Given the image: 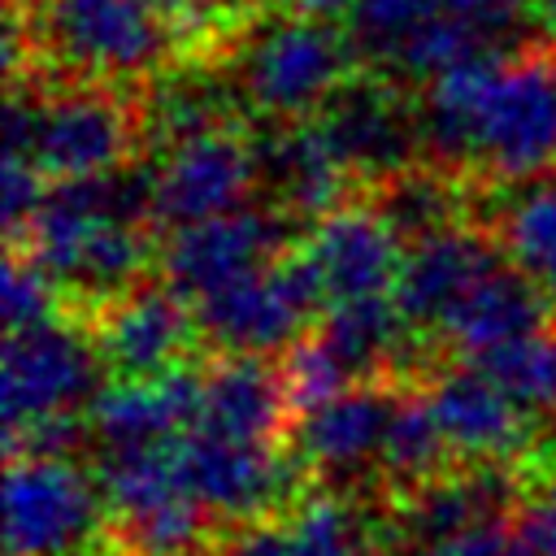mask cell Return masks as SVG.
Segmentation results:
<instances>
[{"label": "cell", "instance_id": "cell-18", "mask_svg": "<svg viewBox=\"0 0 556 556\" xmlns=\"http://www.w3.org/2000/svg\"><path fill=\"white\" fill-rule=\"evenodd\" d=\"M200 413V369H169L161 378H113L87 408L100 452H135L178 443Z\"/></svg>", "mask_w": 556, "mask_h": 556}, {"label": "cell", "instance_id": "cell-23", "mask_svg": "<svg viewBox=\"0 0 556 556\" xmlns=\"http://www.w3.org/2000/svg\"><path fill=\"white\" fill-rule=\"evenodd\" d=\"M330 356L348 369V378L374 382V374L400 365V356L408 352V321L400 317L391 295H374V300H348V304H330L313 330Z\"/></svg>", "mask_w": 556, "mask_h": 556}, {"label": "cell", "instance_id": "cell-3", "mask_svg": "<svg viewBox=\"0 0 556 556\" xmlns=\"http://www.w3.org/2000/svg\"><path fill=\"white\" fill-rule=\"evenodd\" d=\"M235 91L274 122H304L356 78L348 30L308 17H265L243 30L230 52Z\"/></svg>", "mask_w": 556, "mask_h": 556}, {"label": "cell", "instance_id": "cell-10", "mask_svg": "<svg viewBox=\"0 0 556 556\" xmlns=\"http://www.w3.org/2000/svg\"><path fill=\"white\" fill-rule=\"evenodd\" d=\"M317 126L365 191L413 169L421 156L417 104H404V91L378 74H356L339 87L317 113Z\"/></svg>", "mask_w": 556, "mask_h": 556}, {"label": "cell", "instance_id": "cell-19", "mask_svg": "<svg viewBox=\"0 0 556 556\" xmlns=\"http://www.w3.org/2000/svg\"><path fill=\"white\" fill-rule=\"evenodd\" d=\"M395 404L400 391L361 382L339 400L304 413L295 421V460L326 478H356L365 469H382Z\"/></svg>", "mask_w": 556, "mask_h": 556}, {"label": "cell", "instance_id": "cell-1", "mask_svg": "<svg viewBox=\"0 0 556 556\" xmlns=\"http://www.w3.org/2000/svg\"><path fill=\"white\" fill-rule=\"evenodd\" d=\"M421 156L447 178L530 187L556 174V48L469 61L421 87Z\"/></svg>", "mask_w": 556, "mask_h": 556}, {"label": "cell", "instance_id": "cell-17", "mask_svg": "<svg viewBox=\"0 0 556 556\" xmlns=\"http://www.w3.org/2000/svg\"><path fill=\"white\" fill-rule=\"evenodd\" d=\"M426 408L447 443V456L469 469H495L504 456L526 447L530 417L473 365H452L430 378L421 391Z\"/></svg>", "mask_w": 556, "mask_h": 556}, {"label": "cell", "instance_id": "cell-6", "mask_svg": "<svg viewBox=\"0 0 556 556\" xmlns=\"http://www.w3.org/2000/svg\"><path fill=\"white\" fill-rule=\"evenodd\" d=\"M139 139L143 104H130L117 87L70 83L48 96L35 91V130L26 161L48 182L96 178L139 161Z\"/></svg>", "mask_w": 556, "mask_h": 556}, {"label": "cell", "instance_id": "cell-16", "mask_svg": "<svg viewBox=\"0 0 556 556\" xmlns=\"http://www.w3.org/2000/svg\"><path fill=\"white\" fill-rule=\"evenodd\" d=\"M252 152H256V178L269 191L274 213H282L287 222H321L348 204L356 178L334 156L317 117L274 122L261 139H252Z\"/></svg>", "mask_w": 556, "mask_h": 556}, {"label": "cell", "instance_id": "cell-21", "mask_svg": "<svg viewBox=\"0 0 556 556\" xmlns=\"http://www.w3.org/2000/svg\"><path fill=\"white\" fill-rule=\"evenodd\" d=\"M547 295L513 265V261H500L482 282H473V291L447 313L443 321V339L465 356V361H478L504 343H517L547 321Z\"/></svg>", "mask_w": 556, "mask_h": 556}, {"label": "cell", "instance_id": "cell-24", "mask_svg": "<svg viewBox=\"0 0 556 556\" xmlns=\"http://www.w3.org/2000/svg\"><path fill=\"white\" fill-rule=\"evenodd\" d=\"M282 521H287L300 556H378L382 552V534H378L374 517L339 491L300 495L282 513Z\"/></svg>", "mask_w": 556, "mask_h": 556}, {"label": "cell", "instance_id": "cell-32", "mask_svg": "<svg viewBox=\"0 0 556 556\" xmlns=\"http://www.w3.org/2000/svg\"><path fill=\"white\" fill-rule=\"evenodd\" d=\"M400 556H526V547H521L517 530H508L504 517H495V521L469 526V530L434 539V543H413Z\"/></svg>", "mask_w": 556, "mask_h": 556}, {"label": "cell", "instance_id": "cell-4", "mask_svg": "<svg viewBox=\"0 0 556 556\" xmlns=\"http://www.w3.org/2000/svg\"><path fill=\"white\" fill-rule=\"evenodd\" d=\"M104 491L70 456H9L4 552L9 556H96L104 539Z\"/></svg>", "mask_w": 556, "mask_h": 556}, {"label": "cell", "instance_id": "cell-34", "mask_svg": "<svg viewBox=\"0 0 556 556\" xmlns=\"http://www.w3.org/2000/svg\"><path fill=\"white\" fill-rule=\"evenodd\" d=\"M534 0H443L447 13H456L460 22H469L473 30H482L495 48L521 26V13L530 9ZM500 52H513V48H500Z\"/></svg>", "mask_w": 556, "mask_h": 556}, {"label": "cell", "instance_id": "cell-14", "mask_svg": "<svg viewBox=\"0 0 556 556\" xmlns=\"http://www.w3.org/2000/svg\"><path fill=\"white\" fill-rule=\"evenodd\" d=\"M500 261H508V256H504L500 239H491L482 226H469V222L443 226V230L408 243L391 300H395V308L413 334L417 330H443L447 313Z\"/></svg>", "mask_w": 556, "mask_h": 556}, {"label": "cell", "instance_id": "cell-5", "mask_svg": "<svg viewBox=\"0 0 556 556\" xmlns=\"http://www.w3.org/2000/svg\"><path fill=\"white\" fill-rule=\"evenodd\" d=\"M100 352L83 321H43L22 334H4L0 352V404L4 439H17L35 426L78 417V408L104 391Z\"/></svg>", "mask_w": 556, "mask_h": 556}, {"label": "cell", "instance_id": "cell-2", "mask_svg": "<svg viewBox=\"0 0 556 556\" xmlns=\"http://www.w3.org/2000/svg\"><path fill=\"white\" fill-rule=\"evenodd\" d=\"M13 17H22L35 61L96 87L161 74L178 43L161 0H30Z\"/></svg>", "mask_w": 556, "mask_h": 556}, {"label": "cell", "instance_id": "cell-26", "mask_svg": "<svg viewBox=\"0 0 556 556\" xmlns=\"http://www.w3.org/2000/svg\"><path fill=\"white\" fill-rule=\"evenodd\" d=\"M465 365L482 369L526 417L556 413V326H543V330H534L517 343H504Z\"/></svg>", "mask_w": 556, "mask_h": 556}, {"label": "cell", "instance_id": "cell-15", "mask_svg": "<svg viewBox=\"0 0 556 556\" xmlns=\"http://www.w3.org/2000/svg\"><path fill=\"white\" fill-rule=\"evenodd\" d=\"M104 369L117 378H161L178 369L182 348L195 334L191 304L165 282H139L87 321Z\"/></svg>", "mask_w": 556, "mask_h": 556}, {"label": "cell", "instance_id": "cell-35", "mask_svg": "<svg viewBox=\"0 0 556 556\" xmlns=\"http://www.w3.org/2000/svg\"><path fill=\"white\" fill-rule=\"evenodd\" d=\"M222 556H300V547H295V539H291V530H287V521H282V513H278V517L239 526V530L226 539Z\"/></svg>", "mask_w": 556, "mask_h": 556}, {"label": "cell", "instance_id": "cell-30", "mask_svg": "<svg viewBox=\"0 0 556 556\" xmlns=\"http://www.w3.org/2000/svg\"><path fill=\"white\" fill-rule=\"evenodd\" d=\"M56 282L17 248L4 256V334L35 330L43 321H56Z\"/></svg>", "mask_w": 556, "mask_h": 556}, {"label": "cell", "instance_id": "cell-9", "mask_svg": "<svg viewBox=\"0 0 556 556\" xmlns=\"http://www.w3.org/2000/svg\"><path fill=\"white\" fill-rule=\"evenodd\" d=\"M287 248V217L265 204H243L235 213L165 230V239L156 243V274L187 304H195L261 274Z\"/></svg>", "mask_w": 556, "mask_h": 556}, {"label": "cell", "instance_id": "cell-12", "mask_svg": "<svg viewBox=\"0 0 556 556\" xmlns=\"http://www.w3.org/2000/svg\"><path fill=\"white\" fill-rule=\"evenodd\" d=\"M261 187L252 139L239 126L195 135L187 143L165 148L152 169V222L156 226H191L222 213L243 208V195Z\"/></svg>", "mask_w": 556, "mask_h": 556}, {"label": "cell", "instance_id": "cell-13", "mask_svg": "<svg viewBox=\"0 0 556 556\" xmlns=\"http://www.w3.org/2000/svg\"><path fill=\"white\" fill-rule=\"evenodd\" d=\"M295 248L313 265L326 308L348 304V300L391 295L404 252H408L404 239L395 235V226L369 200H348L330 217L313 222Z\"/></svg>", "mask_w": 556, "mask_h": 556}, {"label": "cell", "instance_id": "cell-8", "mask_svg": "<svg viewBox=\"0 0 556 556\" xmlns=\"http://www.w3.org/2000/svg\"><path fill=\"white\" fill-rule=\"evenodd\" d=\"M100 491L135 556H191L200 547L208 513L187 486L178 443L100 452Z\"/></svg>", "mask_w": 556, "mask_h": 556}, {"label": "cell", "instance_id": "cell-22", "mask_svg": "<svg viewBox=\"0 0 556 556\" xmlns=\"http://www.w3.org/2000/svg\"><path fill=\"white\" fill-rule=\"evenodd\" d=\"M513 486L500 469H460V473H443L417 491H408L400 517H395V534L404 539V547L413 543H434L447 534H460L469 526L495 521L508 504Z\"/></svg>", "mask_w": 556, "mask_h": 556}, {"label": "cell", "instance_id": "cell-11", "mask_svg": "<svg viewBox=\"0 0 556 556\" xmlns=\"http://www.w3.org/2000/svg\"><path fill=\"white\" fill-rule=\"evenodd\" d=\"M178 460L195 504L208 517L252 526L295 504L300 460L282 447H248L204 430H187L178 439Z\"/></svg>", "mask_w": 556, "mask_h": 556}, {"label": "cell", "instance_id": "cell-20", "mask_svg": "<svg viewBox=\"0 0 556 556\" xmlns=\"http://www.w3.org/2000/svg\"><path fill=\"white\" fill-rule=\"evenodd\" d=\"M287 408L282 369L265 365L261 356H217L208 369H200V413L191 430L248 447H274Z\"/></svg>", "mask_w": 556, "mask_h": 556}, {"label": "cell", "instance_id": "cell-36", "mask_svg": "<svg viewBox=\"0 0 556 556\" xmlns=\"http://www.w3.org/2000/svg\"><path fill=\"white\" fill-rule=\"evenodd\" d=\"M278 13L287 17H308V22H334L343 13H352L356 0H274Z\"/></svg>", "mask_w": 556, "mask_h": 556}, {"label": "cell", "instance_id": "cell-7", "mask_svg": "<svg viewBox=\"0 0 556 556\" xmlns=\"http://www.w3.org/2000/svg\"><path fill=\"white\" fill-rule=\"evenodd\" d=\"M326 304L321 282L304 252L291 243L261 274L222 287L191 304L195 334L208 339L222 356H261L278 348H295L308 334L313 313Z\"/></svg>", "mask_w": 556, "mask_h": 556}, {"label": "cell", "instance_id": "cell-25", "mask_svg": "<svg viewBox=\"0 0 556 556\" xmlns=\"http://www.w3.org/2000/svg\"><path fill=\"white\" fill-rule=\"evenodd\" d=\"M500 248L556 308V174L521 187V195L504 208Z\"/></svg>", "mask_w": 556, "mask_h": 556}, {"label": "cell", "instance_id": "cell-31", "mask_svg": "<svg viewBox=\"0 0 556 556\" xmlns=\"http://www.w3.org/2000/svg\"><path fill=\"white\" fill-rule=\"evenodd\" d=\"M517 539L526 556H556V465H547L517 504Z\"/></svg>", "mask_w": 556, "mask_h": 556}, {"label": "cell", "instance_id": "cell-28", "mask_svg": "<svg viewBox=\"0 0 556 556\" xmlns=\"http://www.w3.org/2000/svg\"><path fill=\"white\" fill-rule=\"evenodd\" d=\"M434 13H443V0H356L348 13V39L356 61L391 65L400 43Z\"/></svg>", "mask_w": 556, "mask_h": 556}, {"label": "cell", "instance_id": "cell-33", "mask_svg": "<svg viewBox=\"0 0 556 556\" xmlns=\"http://www.w3.org/2000/svg\"><path fill=\"white\" fill-rule=\"evenodd\" d=\"M43 191H48V182L30 161L4 156V235H9V243H17L26 235Z\"/></svg>", "mask_w": 556, "mask_h": 556}, {"label": "cell", "instance_id": "cell-27", "mask_svg": "<svg viewBox=\"0 0 556 556\" xmlns=\"http://www.w3.org/2000/svg\"><path fill=\"white\" fill-rule=\"evenodd\" d=\"M443 460H447V443L426 408V395H400L387 430V447H382V473L404 491H417L443 478Z\"/></svg>", "mask_w": 556, "mask_h": 556}, {"label": "cell", "instance_id": "cell-29", "mask_svg": "<svg viewBox=\"0 0 556 556\" xmlns=\"http://www.w3.org/2000/svg\"><path fill=\"white\" fill-rule=\"evenodd\" d=\"M282 387H287V404L304 417L330 400H339L343 391H352L356 382L348 378V369L330 356V348L308 330L295 348H287V361H282Z\"/></svg>", "mask_w": 556, "mask_h": 556}]
</instances>
